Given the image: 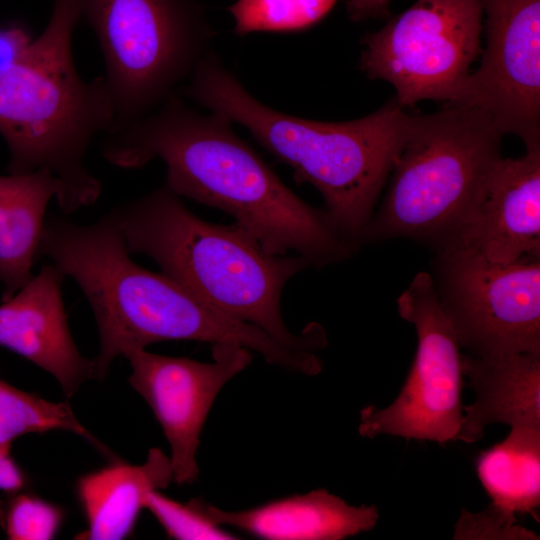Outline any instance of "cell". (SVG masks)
<instances>
[{"label":"cell","mask_w":540,"mask_h":540,"mask_svg":"<svg viewBox=\"0 0 540 540\" xmlns=\"http://www.w3.org/2000/svg\"><path fill=\"white\" fill-rule=\"evenodd\" d=\"M232 123L217 112H196L174 93L143 118L104 134L100 151L124 169L160 158L173 193L231 215L270 254L298 255L318 268L351 257L357 244L328 211L288 188Z\"/></svg>","instance_id":"cell-1"},{"label":"cell","mask_w":540,"mask_h":540,"mask_svg":"<svg viewBox=\"0 0 540 540\" xmlns=\"http://www.w3.org/2000/svg\"><path fill=\"white\" fill-rule=\"evenodd\" d=\"M181 95L245 127L297 183L320 192L338 229L358 245L408 132L410 115L396 99L347 122L299 118L253 97L211 50Z\"/></svg>","instance_id":"cell-2"},{"label":"cell","mask_w":540,"mask_h":540,"mask_svg":"<svg viewBox=\"0 0 540 540\" xmlns=\"http://www.w3.org/2000/svg\"><path fill=\"white\" fill-rule=\"evenodd\" d=\"M110 212L130 254L151 258L162 274L201 301L285 345L315 352L326 346L319 324L294 334L281 314L286 283L311 267L305 258L266 252L236 223L203 220L165 184Z\"/></svg>","instance_id":"cell-3"},{"label":"cell","mask_w":540,"mask_h":540,"mask_svg":"<svg viewBox=\"0 0 540 540\" xmlns=\"http://www.w3.org/2000/svg\"><path fill=\"white\" fill-rule=\"evenodd\" d=\"M78 0H53L43 32L15 61L0 66V135L9 174L47 169L60 184L56 201L68 215L93 205L102 190L85 157L93 139L114 126L104 76L85 81L72 55Z\"/></svg>","instance_id":"cell-4"},{"label":"cell","mask_w":540,"mask_h":540,"mask_svg":"<svg viewBox=\"0 0 540 540\" xmlns=\"http://www.w3.org/2000/svg\"><path fill=\"white\" fill-rule=\"evenodd\" d=\"M46 257L72 278L96 320L99 351L95 378H104L113 360L147 346L179 340L194 314V297L162 273L136 264L109 211L92 224L67 215L46 214L38 259Z\"/></svg>","instance_id":"cell-5"},{"label":"cell","mask_w":540,"mask_h":540,"mask_svg":"<svg viewBox=\"0 0 540 540\" xmlns=\"http://www.w3.org/2000/svg\"><path fill=\"white\" fill-rule=\"evenodd\" d=\"M503 134L484 112L445 103L429 115L410 116L384 201L360 241L408 237L451 240L473 211L486 176L501 157Z\"/></svg>","instance_id":"cell-6"},{"label":"cell","mask_w":540,"mask_h":540,"mask_svg":"<svg viewBox=\"0 0 540 540\" xmlns=\"http://www.w3.org/2000/svg\"><path fill=\"white\" fill-rule=\"evenodd\" d=\"M78 2L80 19L94 31L103 54L115 113L111 130L159 107L210 50L214 33L189 0Z\"/></svg>","instance_id":"cell-7"},{"label":"cell","mask_w":540,"mask_h":540,"mask_svg":"<svg viewBox=\"0 0 540 540\" xmlns=\"http://www.w3.org/2000/svg\"><path fill=\"white\" fill-rule=\"evenodd\" d=\"M481 0H417L366 35L361 70L396 90V100L452 102L481 55Z\"/></svg>","instance_id":"cell-8"},{"label":"cell","mask_w":540,"mask_h":540,"mask_svg":"<svg viewBox=\"0 0 540 540\" xmlns=\"http://www.w3.org/2000/svg\"><path fill=\"white\" fill-rule=\"evenodd\" d=\"M438 249L433 279L461 349L475 357L540 354V257L502 263L463 246Z\"/></svg>","instance_id":"cell-9"},{"label":"cell","mask_w":540,"mask_h":540,"mask_svg":"<svg viewBox=\"0 0 540 540\" xmlns=\"http://www.w3.org/2000/svg\"><path fill=\"white\" fill-rule=\"evenodd\" d=\"M397 309L415 327L414 360L400 393L389 406L361 410L359 434L442 445L457 441L463 420V354L433 277L419 272L398 297Z\"/></svg>","instance_id":"cell-10"},{"label":"cell","mask_w":540,"mask_h":540,"mask_svg":"<svg viewBox=\"0 0 540 540\" xmlns=\"http://www.w3.org/2000/svg\"><path fill=\"white\" fill-rule=\"evenodd\" d=\"M486 46L450 102L488 115L504 135L540 143V0H481Z\"/></svg>","instance_id":"cell-11"},{"label":"cell","mask_w":540,"mask_h":540,"mask_svg":"<svg viewBox=\"0 0 540 540\" xmlns=\"http://www.w3.org/2000/svg\"><path fill=\"white\" fill-rule=\"evenodd\" d=\"M252 351L235 344H213L212 362L171 357L139 349L125 357L129 383L150 406L170 445L174 482L198 478L200 434L222 387L247 368Z\"/></svg>","instance_id":"cell-12"},{"label":"cell","mask_w":540,"mask_h":540,"mask_svg":"<svg viewBox=\"0 0 540 540\" xmlns=\"http://www.w3.org/2000/svg\"><path fill=\"white\" fill-rule=\"evenodd\" d=\"M525 147L523 156L493 163L469 218L442 246H463L502 263L540 257V143Z\"/></svg>","instance_id":"cell-13"},{"label":"cell","mask_w":540,"mask_h":540,"mask_svg":"<svg viewBox=\"0 0 540 540\" xmlns=\"http://www.w3.org/2000/svg\"><path fill=\"white\" fill-rule=\"evenodd\" d=\"M63 272L54 264L40 271L0 305V346L51 374L72 397L94 376L93 359L78 350L62 298Z\"/></svg>","instance_id":"cell-14"},{"label":"cell","mask_w":540,"mask_h":540,"mask_svg":"<svg viewBox=\"0 0 540 540\" xmlns=\"http://www.w3.org/2000/svg\"><path fill=\"white\" fill-rule=\"evenodd\" d=\"M221 526L268 540H341L372 530L379 519L375 505L352 506L326 489L276 499L243 511L207 507Z\"/></svg>","instance_id":"cell-15"},{"label":"cell","mask_w":540,"mask_h":540,"mask_svg":"<svg viewBox=\"0 0 540 540\" xmlns=\"http://www.w3.org/2000/svg\"><path fill=\"white\" fill-rule=\"evenodd\" d=\"M463 375L475 400L463 406L457 441L476 442L491 424L540 427V354H463Z\"/></svg>","instance_id":"cell-16"},{"label":"cell","mask_w":540,"mask_h":540,"mask_svg":"<svg viewBox=\"0 0 540 540\" xmlns=\"http://www.w3.org/2000/svg\"><path fill=\"white\" fill-rule=\"evenodd\" d=\"M174 482L169 456L151 448L140 465L114 463L92 471L77 481V495L87 528L76 539L120 540L134 530L140 511L151 491Z\"/></svg>","instance_id":"cell-17"},{"label":"cell","mask_w":540,"mask_h":540,"mask_svg":"<svg viewBox=\"0 0 540 540\" xmlns=\"http://www.w3.org/2000/svg\"><path fill=\"white\" fill-rule=\"evenodd\" d=\"M60 184L47 169L0 175V286L2 302L32 277L49 201Z\"/></svg>","instance_id":"cell-18"},{"label":"cell","mask_w":540,"mask_h":540,"mask_svg":"<svg viewBox=\"0 0 540 540\" xmlns=\"http://www.w3.org/2000/svg\"><path fill=\"white\" fill-rule=\"evenodd\" d=\"M475 467L492 507L539 521L540 427H511L505 439L477 456Z\"/></svg>","instance_id":"cell-19"},{"label":"cell","mask_w":540,"mask_h":540,"mask_svg":"<svg viewBox=\"0 0 540 540\" xmlns=\"http://www.w3.org/2000/svg\"><path fill=\"white\" fill-rule=\"evenodd\" d=\"M64 430L100 444L78 421L66 402H51L0 380V446L11 448L14 440L30 433Z\"/></svg>","instance_id":"cell-20"},{"label":"cell","mask_w":540,"mask_h":540,"mask_svg":"<svg viewBox=\"0 0 540 540\" xmlns=\"http://www.w3.org/2000/svg\"><path fill=\"white\" fill-rule=\"evenodd\" d=\"M337 0H237L228 10L234 32H297L323 20Z\"/></svg>","instance_id":"cell-21"},{"label":"cell","mask_w":540,"mask_h":540,"mask_svg":"<svg viewBox=\"0 0 540 540\" xmlns=\"http://www.w3.org/2000/svg\"><path fill=\"white\" fill-rule=\"evenodd\" d=\"M208 504L199 498L180 503L151 491L145 500L147 508L169 538L180 540L215 539L231 540L237 536L218 525L209 515Z\"/></svg>","instance_id":"cell-22"},{"label":"cell","mask_w":540,"mask_h":540,"mask_svg":"<svg viewBox=\"0 0 540 540\" xmlns=\"http://www.w3.org/2000/svg\"><path fill=\"white\" fill-rule=\"evenodd\" d=\"M0 509L2 527L12 540L53 539L63 521L58 506L21 490L9 494Z\"/></svg>","instance_id":"cell-23"},{"label":"cell","mask_w":540,"mask_h":540,"mask_svg":"<svg viewBox=\"0 0 540 540\" xmlns=\"http://www.w3.org/2000/svg\"><path fill=\"white\" fill-rule=\"evenodd\" d=\"M454 539H539L533 531L517 524V517L507 515L491 505L479 513L461 512Z\"/></svg>","instance_id":"cell-24"},{"label":"cell","mask_w":540,"mask_h":540,"mask_svg":"<svg viewBox=\"0 0 540 540\" xmlns=\"http://www.w3.org/2000/svg\"><path fill=\"white\" fill-rule=\"evenodd\" d=\"M33 40L29 29L20 24L0 26V66L18 59Z\"/></svg>","instance_id":"cell-25"},{"label":"cell","mask_w":540,"mask_h":540,"mask_svg":"<svg viewBox=\"0 0 540 540\" xmlns=\"http://www.w3.org/2000/svg\"><path fill=\"white\" fill-rule=\"evenodd\" d=\"M10 450L0 446V490L7 494L22 490L26 483L25 475Z\"/></svg>","instance_id":"cell-26"},{"label":"cell","mask_w":540,"mask_h":540,"mask_svg":"<svg viewBox=\"0 0 540 540\" xmlns=\"http://www.w3.org/2000/svg\"><path fill=\"white\" fill-rule=\"evenodd\" d=\"M391 0H347L346 10L352 21L359 22L373 18H390Z\"/></svg>","instance_id":"cell-27"},{"label":"cell","mask_w":540,"mask_h":540,"mask_svg":"<svg viewBox=\"0 0 540 540\" xmlns=\"http://www.w3.org/2000/svg\"><path fill=\"white\" fill-rule=\"evenodd\" d=\"M2 502H3V501L0 499V506L2 505Z\"/></svg>","instance_id":"cell-28"}]
</instances>
